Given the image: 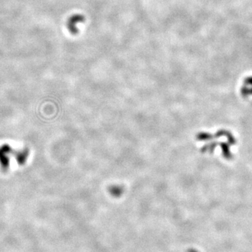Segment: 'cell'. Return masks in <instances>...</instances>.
<instances>
[{
  "label": "cell",
  "instance_id": "1",
  "mask_svg": "<svg viewBox=\"0 0 252 252\" xmlns=\"http://www.w3.org/2000/svg\"><path fill=\"white\" fill-rule=\"evenodd\" d=\"M84 20H85L84 16L79 14L72 15V16L68 20L67 27L72 35H76V33L78 32L77 25L80 23V22H83Z\"/></svg>",
  "mask_w": 252,
  "mask_h": 252
},
{
  "label": "cell",
  "instance_id": "2",
  "mask_svg": "<svg viewBox=\"0 0 252 252\" xmlns=\"http://www.w3.org/2000/svg\"><path fill=\"white\" fill-rule=\"evenodd\" d=\"M109 192L113 197H120L123 193V188L121 186H112L109 188Z\"/></svg>",
  "mask_w": 252,
  "mask_h": 252
}]
</instances>
